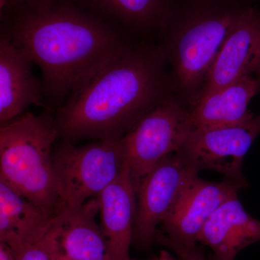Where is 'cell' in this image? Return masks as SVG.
I'll use <instances>...</instances> for the list:
<instances>
[{
  "label": "cell",
  "mask_w": 260,
  "mask_h": 260,
  "mask_svg": "<svg viewBox=\"0 0 260 260\" xmlns=\"http://www.w3.org/2000/svg\"><path fill=\"white\" fill-rule=\"evenodd\" d=\"M119 25L73 0L2 20L1 32L23 49L42 72L45 100L58 104L133 47Z\"/></svg>",
  "instance_id": "obj_1"
},
{
  "label": "cell",
  "mask_w": 260,
  "mask_h": 260,
  "mask_svg": "<svg viewBox=\"0 0 260 260\" xmlns=\"http://www.w3.org/2000/svg\"><path fill=\"white\" fill-rule=\"evenodd\" d=\"M160 47L141 44L74 90L55 116L59 138L75 143L121 138L169 95Z\"/></svg>",
  "instance_id": "obj_2"
},
{
  "label": "cell",
  "mask_w": 260,
  "mask_h": 260,
  "mask_svg": "<svg viewBox=\"0 0 260 260\" xmlns=\"http://www.w3.org/2000/svg\"><path fill=\"white\" fill-rule=\"evenodd\" d=\"M242 7L234 0H190L179 11L173 10L166 25L172 27L170 40L160 47L175 85L191 105Z\"/></svg>",
  "instance_id": "obj_3"
},
{
  "label": "cell",
  "mask_w": 260,
  "mask_h": 260,
  "mask_svg": "<svg viewBox=\"0 0 260 260\" xmlns=\"http://www.w3.org/2000/svg\"><path fill=\"white\" fill-rule=\"evenodd\" d=\"M55 117L25 112L0 128V180L56 216L59 195L53 150Z\"/></svg>",
  "instance_id": "obj_4"
},
{
  "label": "cell",
  "mask_w": 260,
  "mask_h": 260,
  "mask_svg": "<svg viewBox=\"0 0 260 260\" xmlns=\"http://www.w3.org/2000/svg\"><path fill=\"white\" fill-rule=\"evenodd\" d=\"M121 138L95 140L79 146L63 140L54 146L59 195L56 215L97 198L120 175L127 165Z\"/></svg>",
  "instance_id": "obj_5"
},
{
  "label": "cell",
  "mask_w": 260,
  "mask_h": 260,
  "mask_svg": "<svg viewBox=\"0 0 260 260\" xmlns=\"http://www.w3.org/2000/svg\"><path fill=\"white\" fill-rule=\"evenodd\" d=\"M192 130L190 109L172 97L145 113L132 126L121 141L135 190L160 160L182 148Z\"/></svg>",
  "instance_id": "obj_6"
},
{
  "label": "cell",
  "mask_w": 260,
  "mask_h": 260,
  "mask_svg": "<svg viewBox=\"0 0 260 260\" xmlns=\"http://www.w3.org/2000/svg\"><path fill=\"white\" fill-rule=\"evenodd\" d=\"M199 172L180 151L167 155L150 169L136 190L135 246L141 249L152 246L158 225L175 208Z\"/></svg>",
  "instance_id": "obj_7"
},
{
  "label": "cell",
  "mask_w": 260,
  "mask_h": 260,
  "mask_svg": "<svg viewBox=\"0 0 260 260\" xmlns=\"http://www.w3.org/2000/svg\"><path fill=\"white\" fill-rule=\"evenodd\" d=\"M259 135L260 114L236 124L193 129L179 151L199 172H218L244 189L248 182L243 162Z\"/></svg>",
  "instance_id": "obj_8"
},
{
  "label": "cell",
  "mask_w": 260,
  "mask_h": 260,
  "mask_svg": "<svg viewBox=\"0 0 260 260\" xmlns=\"http://www.w3.org/2000/svg\"><path fill=\"white\" fill-rule=\"evenodd\" d=\"M259 60L260 10L242 7L208 71L197 102L215 90L255 74Z\"/></svg>",
  "instance_id": "obj_9"
},
{
  "label": "cell",
  "mask_w": 260,
  "mask_h": 260,
  "mask_svg": "<svg viewBox=\"0 0 260 260\" xmlns=\"http://www.w3.org/2000/svg\"><path fill=\"white\" fill-rule=\"evenodd\" d=\"M240 186L227 179L210 181L198 176L162 222V232L175 242L197 244L208 219L226 200L237 195Z\"/></svg>",
  "instance_id": "obj_10"
},
{
  "label": "cell",
  "mask_w": 260,
  "mask_h": 260,
  "mask_svg": "<svg viewBox=\"0 0 260 260\" xmlns=\"http://www.w3.org/2000/svg\"><path fill=\"white\" fill-rule=\"evenodd\" d=\"M28 54L1 32L0 37V123L9 122L31 105H44L42 80L32 72Z\"/></svg>",
  "instance_id": "obj_11"
},
{
  "label": "cell",
  "mask_w": 260,
  "mask_h": 260,
  "mask_svg": "<svg viewBox=\"0 0 260 260\" xmlns=\"http://www.w3.org/2000/svg\"><path fill=\"white\" fill-rule=\"evenodd\" d=\"M260 242V220L244 210L238 194L208 219L198 242L211 249V260H235L241 251Z\"/></svg>",
  "instance_id": "obj_12"
},
{
  "label": "cell",
  "mask_w": 260,
  "mask_h": 260,
  "mask_svg": "<svg viewBox=\"0 0 260 260\" xmlns=\"http://www.w3.org/2000/svg\"><path fill=\"white\" fill-rule=\"evenodd\" d=\"M101 225L112 260H133L130 246L137 210V195L129 168L99 195Z\"/></svg>",
  "instance_id": "obj_13"
},
{
  "label": "cell",
  "mask_w": 260,
  "mask_h": 260,
  "mask_svg": "<svg viewBox=\"0 0 260 260\" xmlns=\"http://www.w3.org/2000/svg\"><path fill=\"white\" fill-rule=\"evenodd\" d=\"M99 198L56 215L61 254L73 260H112L109 246L96 216Z\"/></svg>",
  "instance_id": "obj_14"
},
{
  "label": "cell",
  "mask_w": 260,
  "mask_h": 260,
  "mask_svg": "<svg viewBox=\"0 0 260 260\" xmlns=\"http://www.w3.org/2000/svg\"><path fill=\"white\" fill-rule=\"evenodd\" d=\"M55 217L0 180V242L14 252L42 240Z\"/></svg>",
  "instance_id": "obj_15"
},
{
  "label": "cell",
  "mask_w": 260,
  "mask_h": 260,
  "mask_svg": "<svg viewBox=\"0 0 260 260\" xmlns=\"http://www.w3.org/2000/svg\"><path fill=\"white\" fill-rule=\"evenodd\" d=\"M260 92L259 83L253 75L218 89L200 99L190 109L193 129L242 122L254 114L249 103Z\"/></svg>",
  "instance_id": "obj_16"
},
{
  "label": "cell",
  "mask_w": 260,
  "mask_h": 260,
  "mask_svg": "<svg viewBox=\"0 0 260 260\" xmlns=\"http://www.w3.org/2000/svg\"><path fill=\"white\" fill-rule=\"evenodd\" d=\"M104 20L132 31L164 29L173 12L172 0H73Z\"/></svg>",
  "instance_id": "obj_17"
},
{
  "label": "cell",
  "mask_w": 260,
  "mask_h": 260,
  "mask_svg": "<svg viewBox=\"0 0 260 260\" xmlns=\"http://www.w3.org/2000/svg\"><path fill=\"white\" fill-rule=\"evenodd\" d=\"M56 216L54 225L42 240L13 252L15 260H57L60 254Z\"/></svg>",
  "instance_id": "obj_18"
},
{
  "label": "cell",
  "mask_w": 260,
  "mask_h": 260,
  "mask_svg": "<svg viewBox=\"0 0 260 260\" xmlns=\"http://www.w3.org/2000/svg\"><path fill=\"white\" fill-rule=\"evenodd\" d=\"M155 241L166 246L177 254L181 260H206L204 251L198 244H184L168 238L162 232H158Z\"/></svg>",
  "instance_id": "obj_19"
},
{
  "label": "cell",
  "mask_w": 260,
  "mask_h": 260,
  "mask_svg": "<svg viewBox=\"0 0 260 260\" xmlns=\"http://www.w3.org/2000/svg\"><path fill=\"white\" fill-rule=\"evenodd\" d=\"M57 1L58 0H8V8L5 15L2 17L1 20L15 13L45 9Z\"/></svg>",
  "instance_id": "obj_20"
},
{
  "label": "cell",
  "mask_w": 260,
  "mask_h": 260,
  "mask_svg": "<svg viewBox=\"0 0 260 260\" xmlns=\"http://www.w3.org/2000/svg\"><path fill=\"white\" fill-rule=\"evenodd\" d=\"M0 260H15L10 248L2 242H0Z\"/></svg>",
  "instance_id": "obj_21"
},
{
  "label": "cell",
  "mask_w": 260,
  "mask_h": 260,
  "mask_svg": "<svg viewBox=\"0 0 260 260\" xmlns=\"http://www.w3.org/2000/svg\"><path fill=\"white\" fill-rule=\"evenodd\" d=\"M256 80H257L258 83H259V88H260V60L259 63V66H258L257 70H256Z\"/></svg>",
  "instance_id": "obj_22"
},
{
  "label": "cell",
  "mask_w": 260,
  "mask_h": 260,
  "mask_svg": "<svg viewBox=\"0 0 260 260\" xmlns=\"http://www.w3.org/2000/svg\"><path fill=\"white\" fill-rule=\"evenodd\" d=\"M57 260H73L70 259L69 258L66 257V256H63L62 254H59V257H58Z\"/></svg>",
  "instance_id": "obj_23"
},
{
  "label": "cell",
  "mask_w": 260,
  "mask_h": 260,
  "mask_svg": "<svg viewBox=\"0 0 260 260\" xmlns=\"http://www.w3.org/2000/svg\"><path fill=\"white\" fill-rule=\"evenodd\" d=\"M258 1H260V0H258Z\"/></svg>",
  "instance_id": "obj_24"
}]
</instances>
